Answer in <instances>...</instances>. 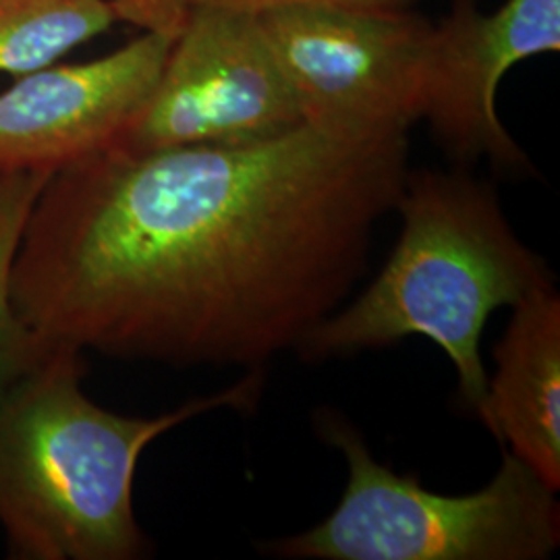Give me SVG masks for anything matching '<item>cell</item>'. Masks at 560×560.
<instances>
[{
	"instance_id": "obj_2",
	"label": "cell",
	"mask_w": 560,
	"mask_h": 560,
	"mask_svg": "<svg viewBox=\"0 0 560 560\" xmlns=\"http://www.w3.org/2000/svg\"><path fill=\"white\" fill-rule=\"evenodd\" d=\"M83 351L59 345L0 399V527L9 559L136 560L148 550L133 511L143 451L212 409L252 407L264 374L154 416H120L81 390Z\"/></svg>"
},
{
	"instance_id": "obj_13",
	"label": "cell",
	"mask_w": 560,
	"mask_h": 560,
	"mask_svg": "<svg viewBox=\"0 0 560 560\" xmlns=\"http://www.w3.org/2000/svg\"><path fill=\"white\" fill-rule=\"evenodd\" d=\"M416 0H194L249 15H264L280 9H339V11H407Z\"/></svg>"
},
{
	"instance_id": "obj_9",
	"label": "cell",
	"mask_w": 560,
	"mask_h": 560,
	"mask_svg": "<svg viewBox=\"0 0 560 560\" xmlns=\"http://www.w3.org/2000/svg\"><path fill=\"white\" fill-rule=\"evenodd\" d=\"M497 372L476 413L550 490L560 488V298L541 289L511 307Z\"/></svg>"
},
{
	"instance_id": "obj_6",
	"label": "cell",
	"mask_w": 560,
	"mask_h": 560,
	"mask_svg": "<svg viewBox=\"0 0 560 560\" xmlns=\"http://www.w3.org/2000/svg\"><path fill=\"white\" fill-rule=\"evenodd\" d=\"M260 21L303 122L374 136L421 119L432 23L420 15L280 9Z\"/></svg>"
},
{
	"instance_id": "obj_7",
	"label": "cell",
	"mask_w": 560,
	"mask_h": 560,
	"mask_svg": "<svg viewBox=\"0 0 560 560\" xmlns=\"http://www.w3.org/2000/svg\"><path fill=\"white\" fill-rule=\"evenodd\" d=\"M559 50L560 0H506L488 15L478 0H453L432 25L420 120L453 159L520 173L529 162L502 125L497 94L521 60Z\"/></svg>"
},
{
	"instance_id": "obj_10",
	"label": "cell",
	"mask_w": 560,
	"mask_h": 560,
	"mask_svg": "<svg viewBox=\"0 0 560 560\" xmlns=\"http://www.w3.org/2000/svg\"><path fill=\"white\" fill-rule=\"evenodd\" d=\"M106 0H0V73L21 78L108 32Z\"/></svg>"
},
{
	"instance_id": "obj_12",
	"label": "cell",
	"mask_w": 560,
	"mask_h": 560,
	"mask_svg": "<svg viewBox=\"0 0 560 560\" xmlns=\"http://www.w3.org/2000/svg\"><path fill=\"white\" fill-rule=\"evenodd\" d=\"M117 21H125L140 32L162 34L177 38V34L187 20L194 0H106Z\"/></svg>"
},
{
	"instance_id": "obj_4",
	"label": "cell",
	"mask_w": 560,
	"mask_h": 560,
	"mask_svg": "<svg viewBox=\"0 0 560 560\" xmlns=\"http://www.w3.org/2000/svg\"><path fill=\"white\" fill-rule=\"evenodd\" d=\"M322 441L347 459L339 506L300 536L270 541L266 555L298 560H541L560 544L557 492L511 451L478 492L448 497L372 457L360 432L320 411Z\"/></svg>"
},
{
	"instance_id": "obj_8",
	"label": "cell",
	"mask_w": 560,
	"mask_h": 560,
	"mask_svg": "<svg viewBox=\"0 0 560 560\" xmlns=\"http://www.w3.org/2000/svg\"><path fill=\"white\" fill-rule=\"evenodd\" d=\"M173 40L141 32L101 59L18 78L0 92V175H55L113 148L154 90Z\"/></svg>"
},
{
	"instance_id": "obj_1",
	"label": "cell",
	"mask_w": 560,
	"mask_h": 560,
	"mask_svg": "<svg viewBox=\"0 0 560 560\" xmlns=\"http://www.w3.org/2000/svg\"><path fill=\"white\" fill-rule=\"evenodd\" d=\"M407 152V133L310 122L249 143L108 148L42 187L13 303L83 353L261 370L365 275Z\"/></svg>"
},
{
	"instance_id": "obj_11",
	"label": "cell",
	"mask_w": 560,
	"mask_h": 560,
	"mask_svg": "<svg viewBox=\"0 0 560 560\" xmlns=\"http://www.w3.org/2000/svg\"><path fill=\"white\" fill-rule=\"evenodd\" d=\"M50 177V173L0 175V399L59 347L21 318L11 289L25 222Z\"/></svg>"
},
{
	"instance_id": "obj_5",
	"label": "cell",
	"mask_w": 560,
	"mask_h": 560,
	"mask_svg": "<svg viewBox=\"0 0 560 560\" xmlns=\"http://www.w3.org/2000/svg\"><path fill=\"white\" fill-rule=\"evenodd\" d=\"M303 122L260 15L194 4L159 81L113 148L249 143Z\"/></svg>"
},
{
	"instance_id": "obj_3",
	"label": "cell",
	"mask_w": 560,
	"mask_h": 560,
	"mask_svg": "<svg viewBox=\"0 0 560 560\" xmlns=\"http://www.w3.org/2000/svg\"><path fill=\"white\" fill-rule=\"evenodd\" d=\"M395 210L399 241L381 275L298 353L330 360L423 337L451 360L460 399L476 411L488 384L480 340L490 316L555 287V275L517 237L494 187L467 173H409Z\"/></svg>"
}]
</instances>
